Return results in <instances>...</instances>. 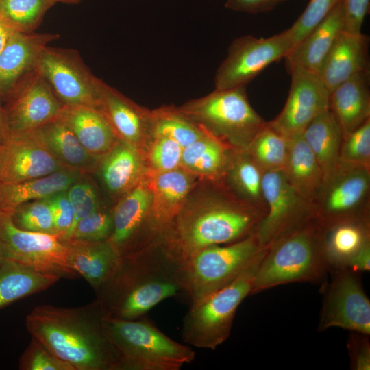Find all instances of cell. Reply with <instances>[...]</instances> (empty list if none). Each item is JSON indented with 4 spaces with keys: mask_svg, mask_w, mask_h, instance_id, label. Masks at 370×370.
<instances>
[{
    "mask_svg": "<svg viewBox=\"0 0 370 370\" xmlns=\"http://www.w3.org/2000/svg\"><path fill=\"white\" fill-rule=\"evenodd\" d=\"M328 273L322 230L312 218L267 247L255 273L250 295L289 283L323 282Z\"/></svg>",
    "mask_w": 370,
    "mask_h": 370,
    "instance_id": "cell-4",
    "label": "cell"
},
{
    "mask_svg": "<svg viewBox=\"0 0 370 370\" xmlns=\"http://www.w3.org/2000/svg\"><path fill=\"white\" fill-rule=\"evenodd\" d=\"M370 0H342L344 26L343 31L362 33V27L369 9Z\"/></svg>",
    "mask_w": 370,
    "mask_h": 370,
    "instance_id": "cell-48",
    "label": "cell"
},
{
    "mask_svg": "<svg viewBox=\"0 0 370 370\" xmlns=\"http://www.w3.org/2000/svg\"><path fill=\"white\" fill-rule=\"evenodd\" d=\"M151 204L149 182L142 180L124 194L114 208L112 232L108 241L121 257L136 251V238L144 226L148 227Z\"/></svg>",
    "mask_w": 370,
    "mask_h": 370,
    "instance_id": "cell-20",
    "label": "cell"
},
{
    "mask_svg": "<svg viewBox=\"0 0 370 370\" xmlns=\"http://www.w3.org/2000/svg\"><path fill=\"white\" fill-rule=\"evenodd\" d=\"M241 201L266 212L262 195L263 171L247 150H234L224 177Z\"/></svg>",
    "mask_w": 370,
    "mask_h": 370,
    "instance_id": "cell-35",
    "label": "cell"
},
{
    "mask_svg": "<svg viewBox=\"0 0 370 370\" xmlns=\"http://www.w3.org/2000/svg\"><path fill=\"white\" fill-rule=\"evenodd\" d=\"M68 261L96 292L116 270L121 256L108 240L66 241Z\"/></svg>",
    "mask_w": 370,
    "mask_h": 370,
    "instance_id": "cell-25",
    "label": "cell"
},
{
    "mask_svg": "<svg viewBox=\"0 0 370 370\" xmlns=\"http://www.w3.org/2000/svg\"><path fill=\"white\" fill-rule=\"evenodd\" d=\"M14 32L15 31L10 25L0 19V53Z\"/></svg>",
    "mask_w": 370,
    "mask_h": 370,
    "instance_id": "cell-51",
    "label": "cell"
},
{
    "mask_svg": "<svg viewBox=\"0 0 370 370\" xmlns=\"http://www.w3.org/2000/svg\"><path fill=\"white\" fill-rule=\"evenodd\" d=\"M153 136H164L183 149L202 137L206 132L175 109L162 108L153 112Z\"/></svg>",
    "mask_w": 370,
    "mask_h": 370,
    "instance_id": "cell-38",
    "label": "cell"
},
{
    "mask_svg": "<svg viewBox=\"0 0 370 370\" xmlns=\"http://www.w3.org/2000/svg\"><path fill=\"white\" fill-rule=\"evenodd\" d=\"M97 90L99 108L120 138L137 146L148 134L153 136V112H147L98 77Z\"/></svg>",
    "mask_w": 370,
    "mask_h": 370,
    "instance_id": "cell-19",
    "label": "cell"
},
{
    "mask_svg": "<svg viewBox=\"0 0 370 370\" xmlns=\"http://www.w3.org/2000/svg\"><path fill=\"white\" fill-rule=\"evenodd\" d=\"M14 224L30 232L58 234L49 206L45 199H36L18 206L11 214Z\"/></svg>",
    "mask_w": 370,
    "mask_h": 370,
    "instance_id": "cell-39",
    "label": "cell"
},
{
    "mask_svg": "<svg viewBox=\"0 0 370 370\" xmlns=\"http://www.w3.org/2000/svg\"><path fill=\"white\" fill-rule=\"evenodd\" d=\"M288 151L282 170L294 189L313 206L325 180L323 171L302 133L288 137Z\"/></svg>",
    "mask_w": 370,
    "mask_h": 370,
    "instance_id": "cell-29",
    "label": "cell"
},
{
    "mask_svg": "<svg viewBox=\"0 0 370 370\" xmlns=\"http://www.w3.org/2000/svg\"><path fill=\"white\" fill-rule=\"evenodd\" d=\"M343 26L341 0L286 56L288 68L295 66L318 75Z\"/></svg>",
    "mask_w": 370,
    "mask_h": 370,
    "instance_id": "cell-24",
    "label": "cell"
},
{
    "mask_svg": "<svg viewBox=\"0 0 370 370\" xmlns=\"http://www.w3.org/2000/svg\"><path fill=\"white\" fill-rule=\"evenodd\" d=\"M234 150H247L265 121L251 106L245 86L216 90L177 109Z\"/></svg>",
    "mask_w": 370,
    "mask_h": 370,
    "instance_id": "cell-6",
    "label": "cell"
},
{
    "mask_svg": "<svg viewBox=\"0 0 370 370\" xmlns=\"http://www.w3.org/2000/svg\"><path fill=\"white\" fill-rule=\"evenodd\" d=\"M266 212L243 201L217 198L181 210L162 236L185 262L198 251L241 241L253 234Z\"/></svg>",
    "mask_w": 370,
    "mask_h": 370,
    "instance_id": "cell-3",
    "label": "cell"
},
{
    "mask_svg": "<svg viewBox=\"0 0 370 370\" xmlns=\"http://www.w3.org/2000/svg\"><path fill=\"white\" fill-rule=\"evenodd\" d=\"M331 280L323 284V301L318 332L337 327L370 335V301L358 273L348 268L330 272Z\"/></svg>",
    "mask_w": 370,
    "mask_h": 370,
    "instance_id": "cell-11",
    "label": "cell"
},
{
    "mask_svg": "<svg viewBox=\"0 0 370 370\" xmlns=\"http://www.w3.org/2000/svg\"><path fill=\"white\" fill-rule=\"evenodd\" d=\"M367 35L342 31L318 74L330 92L352 77L369 71Z\"/></svg>",
    "mask_w": 370,
    "mask_h": 370,
    "instance_id": "cell-22",
    "label": "cell"
},
{
    "mask_svg": "<svg viewBox=\"0 0 370 370\" xmlns=\"http://www.w3.org/2000/svg\"><path fill=\"white\" fill-rule=\"evenodd\" d=\"M0 241L10 251L12 260L60 278L78 275L69 263L67 247L60 234L21 230L14 224L11 213L1 210Z\"/></svg>",
    "mask_w": 370,
    "mask_h": 370,
    "instance_id": "cell-13",
    "label": "cell"
},
{
    "mask_svg": "<svg viewBox=\"0 0 370 370\" xmlns=\"http://www.w3.org/2000/svg\"><path fill=\"white\" fill-rule=\"evenodd\" d=\"M266 214L255 234L267 248L283 234L313 218V206L288 182L282 171H266L262 176Z\"/></svg>",
    "mask_w": 370,
    "mask_h": 370,
    "instance_id": "cell-14",
    "label": "cell"
},
{
    "mask_svg": "<svg viewBox=\"0 0 370 370\" xmlns=\"http://www.w3.org/2000/svg\"><path fill=\"white\" fill-rule=\"evenodd\" d=\"M369 336V335L365 334L350 332L347 347L351 369H370V342Z\"/></svg>",
    "mask_w": 370,
    "mask_h": 370,
    "instance_id": "cell-47",
    "label": "cell"
},
{
    "mask_svg": "<svg viewBox=\"0 0 370 370\" xmlns=\"http://www.w3.org/2000/svg\"><path fill=\"white\" fill-rule=\"evenodd\" d=\"M59 38L56 33L15 32L0 53V97H10L37 70L43 49Z\"/></svg>",
    "mask_w": 370,
    "mask_h": 370,
    "instance_id": "cell-18",
    "label": "cell"
},
{
    "mask_svg": "<svg viewBox=\"0 0 370 370\" xmlns=\"http://www.w3.org/2000/svg\"><path fill=\"white\" fill-rule=\"evenodd\" d=\"M56 0H0V19L15 32H34Z\"/></svg>",
    "mask_w": 370,
    "mask_h": 370,
    "instance_id": "cell-37",
    "label": "cell"
},
{
    "mask_svg": "<svg viewBox=\"0 0 370 370\" xmlns=\"http://www.w3.org/2000/svg\"><path fill=\"white\" fill-rule=\"evenodd\" d=\"M58 117L92 155L103 158L120 138L99 108L64 106Z\"/></svg>",
    "mask_w": 370,
    "mask_h": 370,
    "instance_id": "cell-26",
    "label": "cell"
},
{
    "mask_svg": "<svg viewBox=\"0 0 370 370\" xmlns=\"http://www.w3.org/2000/svg\"><path fill=\"white\" fill-rule=\"evenodd\" d=\"M113 228L112 214L101 207L79 221L67 238L86 241L108 240Z\"/></svg>",
    "mask_w": 370,
    "mask_h": 370,
    "instance_id": "cell-42",
    "label": "cell"
},
{
    "mask_svg": "<svg viewBox=\"0 0 370 370\" xmlns=\"http://www.w3.org/2000/svg\"><path fill=\"white\" fill-rule=\"evenodd\" d=\"M64 169H68L49 152L33 132L10 135L3 143L0 183L38 178Z\"/></svg>",
    "mask_w": 370,
    "mask_h": 370,
    "instance_id": "cell-17",
    "label": "cell"
},
{
    "mask_svg": "<svg viewBox=\"0 0 370 370\" xmlns=\"http://www.w3.org/2000/svg\"><path fill=\"white\" fill-rule=\"evenodd\" d=\"M57 2H60L66 4H77L80 3L82 0H56Z\"/></svg>",
    "mask_w": 370,
    "mask_h": 370,
    "instance_id": "cell-54",
    "label": "cell"
},
{
    "mask_svg": "<svg viewBox=\"0 0 370 370\" xmlns=\"http://www.w3.org/2000/svg\"><path fill=\"white\" fill-rule=\"evenodd\" d=\"M2 147H3V143H0V159H1V155Z\"/></svg>",
    "mask_w": 370,
    "mask_h": 370,
    "instance_id": "cell-55",
    "label": "cell"
},
{
    "mask_svg": "<svg viewBox=\"0 0 370 370\" xmlns=\"http://www.w3.org/2000/svg\"><path fill=\"white\" fill-rule=\"evenodd\" d=\"M346 268L361 273L370 270V244L365 246L349 262Z\"/></svg>",
    "mask_w": 370,
    "mask_h": 370,
    "instance_id": "cell-50",
    "label": "cell"
},
{
    "mask_svg": "<svg viewBox=\"0 0 370 370\" xmlns=\"http://www.w3.org/2000/svg\"><path fill=\"white\" fill-rule=\"evenodd\" d=\"M255 234L241 241L204 248L184 262L186 296L190 304L237 278L265 249Z\"/></svg>",
    "mask_w": 370,
    "mask_h": 370,
    "instance_id": "cell-8",
    "label": "cell"
},
{
    "mask_svg": "<svg viewBox=\"0 0 370 370\" xmlns=\"http://www.w3.org/2000/svg\"><path fill=\"white\" fill-rule=\"evenodd\" d=\"M370 169L339 162L313 202V219L321 227L369 213Z\"/></svg>",
    "mask_w": 370,
    "mask_h": 370,
    "instance_id": "cell-9",
    "label": "cell"
},
{
    "mask_svg": "<svg viewBox=\"0 0 370 370\" xmlns=\"http://www.w3.org/2000/svg\"><path fill=\"white\" fill-rule=\"evenodd\" d=\"M21 370H74L72 366L58 358L41 342L32 340L18 361Z\"/></svg>",
    "mask_w": 370,
    "mask_h": 370,
    "instance_id": "cell-44",
    "label": "cell"
},
{
    "mask_svg": "<svg viewBox=\"0 0 370 370\" xmlns=\"http://www.w3.org/2000/svg\"><path fill=\"white\" fill-rule=\"evenodd\" d=\"M37 71L63 106L99 108L97 77L76 50L47 46Z\"/></svg>",
    "mask_w": 370,
    "mask_h": 370,
    "instance_id": "cell-12",
    "label": "cell"
},
{
    "mask_svg": "<svg viewBox=\"0 0 370 370\" xmlns=\"http://www.w3.org/2000/svg\"><path fill=\"white\" fill-rule=\"evenodd\" d=\"M341 1V0H310L299 18L288 29H286L293 49Z\"/></svg>",
    "mask_w": 370,
    "mask_h": 370,
    "instance_id": "cell-41",
    "label": "cell"
},
{
    "mask_svg": "<svg viewBox=\"0 0 370 370\" xmlns=\"http://www.w3.org/2000/svg\"><path fill=\"white\" fill-rule=\"evenodd\" d=\"M144 165L136 146L119 138L101 160L99 173L112 194H125L143 179Z\"/></svg>",
    "mask_w": 370,
    "mask_h": 370,
    "instance_id": "cell-31",
    "label": "cell"
},
{
    "mask_svg": "<svg viewBox=\"0 0 370 370\" xmlns=\"http://www.w3.org/2000/svg\"><path fill=\"white\" fill-rule=\"evenodd\" d=\"M149 162L156 172L176 169L182 164L183 148L175 141L164 136H153Z\"/></svg>",
    "mask_w": 370,
    "mask_h": 370,
    "instance_id": "cell-45",
    "label": "cell"
},
{
    "mask_svg": "<svg viewBox=\"0 0 370 370\" xmlns=\"http://www.w3.org/2000/svg\"><path fill=\"white\" fill-rule=\"evenodd\" d=\"M151 204L148 217V230L161 235L181 211L191 187L190 175L179 168L156 172L150 181Z\"/></svg>",
    "mask_w": 370,
    "mask_h": 370,
    "instance_id": "cell-21",
    "label": "cell"
},
{
    "mask_svg": "<svg viewBox=\"0 0 370 370\" xmlns=\"http://www.w3.org/2000/svg\"><path fill=\"white\" fill-rule=\"evenodd\" d=\"M32 132L67 169L86 174L94 171L102 158L90 153L69 127L58 117Z\"/></svg>",
    "mask_w": 370,
    "mask_h": 370,
    "instance_id": "cell-28",
    "label": "cell"
},
{
    "mask_svg": "<svg viewBox=\"0 0 370 370\" xmlns=\"http://www.w3.org/2000/svg\"><path fill=\"white\" fill-rule=\"evenodd\" d=\"M60 278L14 260H5L0 264V308L49 288Z\"/></svg>",
    "mask_w": 370,
    "mask_h": 370,
    "instance_id": "cell-32",
    "label": "cell"
},
{
    "mask_svg": "<svg viewBox=\"0 0 370 370\" xmlns=\"http://www.w3.org/2000/svg\"><path fill=\"white\" fill-rule=\"evenodd\" d=\"M63 106L36 70L18 86L4 109L10 136L36 130L57 118Z\"/></svg>",
    "mask_w": 370,
    "mask_h": 370,
    "instance_id": "cell-16",
    "label": "cell"
},
{
    "mask_svg": "<svg viewBox=\"0 0 370 370\" xmlns=\"http://www.w3.org/2000/svg\"><path fill=\"white\" fill-rule=\"evenodd\" d=\"M293 45L286 30L268 38L251 35L234 39L214 77L216 90L245 86L264 69L286 56Z\"/></svg>",
    "mask_w": 370,
    "mask_h": 370,
    "instance_id": "cell-10",
    "label": "cell"
},
{
    "mask_svg": "<svg viewBox=\"0 0 370 370\" xmlns=\"http://www.w3.org/2000/svg\"><path fill=\"white\" fill-rule=\"evenodd\" d=\"M288 69L291 77L288 98L280 114L269 122L289 137L301 133L330 109V91L317 74L295 66Z\"/></svg>",
    "mask_w": 370,
    "mask_h": 370,
    "instance_id": "cell-15",
    "label": "cell"
},
{
    "mask_svg": "<svg viewBox=\"0 0 370 370\" xmlns=\"http://www.w3.org/2000/svg\"><path fill=\"white\" fill-rule=\"evenodd\" d=\"M46 200L52 214L56 230L61 238L71 228L74 219L73 209L67 191L56 193L47 197Z\"/></svg>",
    "mask_w": 370,
    "mask_h": 370,
    "instance_id": "cell-46",
    "label": "cell"
},
{
    "mask_svg": "<svg viewBox=\"0 0 370 370\" xmlns=\"http://www.w3.org/2000/svg\"><path fill=\"white\" fill-rule=\"evenodd\" d=\"M265 251L231 283L190 304L182 328V337L187 345L214 350L229 338L237 309L251 294Z\"/></svg>",
    "mask_w": 370,
    "mask_h": 370,
    "instance_id": "cell-7",
    "label": "cell"
},
{
    "mask_svg": "<svg viewBox=\"0 0 370 370\" xmlns=\"http://www.w3.org/2000/svg\"><path fill=\"white\" fill-rule=\"evenodd\" d=\"M103 326L119 360L118 370H179L195 354L160 330L149 319L103 317Z\"/></svg>",
    "mask_w": 370,
    "mask_h": 370,
    "instance_id": "cell-5",
    "label": "cell"
},
{
    "mask_svg": "<svg viewBox=\"0 0 370 370\" xmlns=\"http://www.w3.org/2000/svg\"><path fill=\"white\" fill-rule=\"evenodd\" d=\"M84 174L66 190L68 197L72 205L74 219L68 232L61 238L64 241L75 224L100 208L99 197L94 185Z\"/></svg>",
    "mask_w": 370,
    "mask_h": 370,
    "instance_id": "cell-43",
    "label": "cell"
},
{
    "mask_svg": "<svg viewBox=\"0 0 370 370\" xmlns=\"http://www.w3.org/2000/svg\"><path fill=\"white\" fill-rule=\"evenodd\" d=\"M234 150L206 132L183 149L182 164L194 173L219 179L224 177Z\"/></svg>",
    "mask_w": 370,
    "mask_h": 370,
    "instance_id": "cell-34",
    "label": "cell"
},
{
    "mask_svg": "<svg viewBox=\"0 0 370 370\" xmlns=\"http://www.w3.org/2000/svg\"><path fill=\"white\" fill-rule=\"evenodd\" d=\"M301 133L319 162L325 180L339 164L343 138L340 125L328 109L314 118Z\"/></svg>",
    "mask_w": 370,
    "mask_h": 370,
    "instance_id": "cell-33",
    "label": "cell"
},
{
    "mask_svg": "<svg viewBox=\"0 0 370 370\" xmlns=\"http://www.w3.org/2000/svg\"><path fill=\"white\" fill-rule=\"evenodd\" d=\"M12 259V256L6 246L0 241V264L5 260Z\"/></svg>",
    "mask_w": 370,
    "mask_h": 370,
    "instance_id": "cell-53",
    "label": "cell"
},
{
    "mask_svg": "<svg viewBox=\"0 0 370 370\" xmlns=\"http://www.w3.org/2000/svg\"><path fill=\"white\" fill-rule=\"evenodd\" d=\"M104 314L95 299L64 308L36 306L26 317L28 332L74 370H118L116 351L103 326Z\"/></svg>",
    "mask_w": 370,
    "mask_h": 370,
    "instance_id": "cell-2",
    "label": "cell"
},
{
    "mask_svg": "<svg viewBox=\"0 0 370 370\" xmlns=\"http://www.w3.org/2000/svg\"><path fill=\"white\" fill-rule=\"evenodd\" d=\"M321 230L329 272L346 268L351 259L370 244L369 213L338 221Z\"/></svg>",
    "mask_w": 370,
    "mask_h": 370,
    "instance_id": "cell-23",
    "label": "cell"
},
{
    "mask_svg": "<svg viewBox=\"0 0 370 370\" xmlns=\"http://www.w3.org/2000/svg\"><path fill=\"white\" fill-rule=\"evenodd\" d=\"M10 137L4 109L0 106V143H5Z\"/></svg>",
    "mask_w": 370,
    "mask_h": 370,
    "instance_id": "cell-52",
    "label": "cell"
},
{
    "mask_svg": "<svg viewBox=\"0 0 370 370\" xmlns=\"http://www.w3.org/2000/svg\"><path fill=\"white\" fill-rule=\"evenodd\" d=\"M339 162L370 169V119L343 136Z\"/></svg>",
    "mask_w": 370,
    "mask_h": 370,
    "instance_id": "cell-40",
    "label": "cell"
},
{
    "mask_svg": "<svg viewBox=\"0 0 370 370\" xmlns=\"http://www.w3.org/2000/svg\"><path fill=\"white\" fill-rule=\"evenodd\" d=\"M330 110L343 136L370 119L369 71L360 73L330 92Z\"/></svg>",
    "mask_w": 370,
    "mask_h": 370,
    "instance_id": "cell-27",
    "label": "cell"
},
{
    "mask_svg": "<svg viewBox=\"0 0 370 370\" xmlns=\"http://www.w3.org/2000/svg\"><path fill=\"white\" fill-rule=\"evenodd\" d=\"M160 241L121 257L114 272L95 292L105 317L138 319L167 299L186 296L184 262L161 236Z\"/></svg>",
    "mask_w": 370,
    "mask_h": 370,
    "instance_id": "cell-1",
    "label": "cell"
},
{
    "mask_svg": "<svg viewBox=\"0 0 370 370\" xmlns=\"http://www.w3.org/2000/svg\"><path fill=\"white\" fill-rule=\"evenodd\" d=\"M288 137L269 122L256 134L247 151L264 172L282 171L287 158Z\"/></svg>",
    "mask_w": 370,
    "mask_h": 370,
    "instance_id": "cell-36",
    "label": "cell"
},
{
    "mask_svg": "<svg viewBox=\"0 0 370 370\" xmlns=\"http://www.w3.org/2000/svg\"><path fill=\"white\" fill-rule=\"evenodd\" d=\"M84 173L64 169L50 175L13 183H0V210L11 213L18 206L67 190Z\"/></svg>",
    "mask_w": 370,
    "mask_h": 370,
    "instance_id": "cell-30",
    "label": "cell"
},
{
    "mask_svg": "<svg viewBox=\"0 0 370 370\" xmlns=\"http://www.w3.org/2000/svg\"><path fill=\"white\" fill-rule=\"evenodd\" d=\"M288 0H226V8L249 14L266 12Z\"/></svg>",
    "mask_w": 370,
    "mask_h": 370,
    "instance_id": "cell-49",
    "label": "cell"
}]
</instances>
